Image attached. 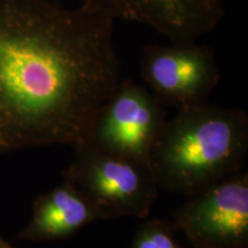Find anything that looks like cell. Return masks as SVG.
<instances>
[{
  "mask_svg": "<svg viewBox=\"0 0 248 248\" xmlns=\"http://www.w3.org/2000/svg\"><path fill=\"white\" fill-rule=\"evenodd\" d=\"M114 22L89 0H0V154L88 142L121 80Z\"/></svg>",
  "mask_w": 248,
  "mask_h": 248,
  "instance_id": "1",
  "label": "cell"
},
{
  "mask_svg": "<svg viewBox=\"0 0 248 248\" xmlns=\"http://www.w3.org/2000/svg\"><path fill=\"white\" fill-rule=\"evenodd\" d=\"M248 152V117L206 104L166 120L150 154L159 188L192 197L240 171Z\"/></svg>",
  "mask_w": 248,
  "mask_h": 248,
  "instance_id": "2",
  "label": "cell"
},
{
  "mask_svg": "<svg viewBox=\"0 0 248 248\" xmlns=\"http://www.w3.org/2000/svg\"><path fill=\"white\" fill-rule=\"evenodd\" d=\"M74 151L63 177L79 188L100 219L150 215L160 188L147 164L91 144Z\"/></svg>",
  "mask_w": 248,
  "mask_h": 248,
  "instance_id": "3",
  "label": "cell"
},
{
  "mask_svg": "<svg viewBox=\"0 0 248 248\" xmlns=\"http://www.w3.org/2000/svg\"><path fill=\"white\" fill-rule=\"evenodd\" d=\"M166 109L145 85L121 79L98 110L86 144L150 167V154L166 123Z\"/></svg>",
  "mask_w": 248,
  "mask_h": 248,
  "instance_id": "4",
  "label": "cell"
},
{
  "mask_svg": "<svg viewBox=\"0 0 248 248\" xmlns=\"http://www.w3.org/2000/svg\"><path fill=\"white\" fill-rule=\"evenodd\" d=\"M140 77L163 106L206 104L221 79L213 48L207 44H148L140 57Z\"/></svg>",
  "mask_w": 248,
  "mask_h": 248,
  "instance_id": "5",
  "label": "cell"
},
{
  "mask_svg": "<svg viewBox=\"0 0 248 248\" xmlns=\"http://www.w3.org/2000/svg\"><path fill=\"white\" fill-rule=\"evenodd\" d=\"M191 246L248 248V173L238 171L192 195L173 213Z\"/></svg>",
  "mask_w": 248,
  "mask_h": 248,
  "instance_id": "6",
  "label": "cell"
},
{
  "mask_svg": "<svg viewBox=\"0 0 248 248\" xmlns=\"http://www.w3.org/2000/svg\"><path fill=\"white\" fill-rule=\"evenodd\" d=\"M114 20L152 28L171 44H191L213 31L225 14L224 0H89Z\"/></svg>",
  "mask_w": 248,
  "mask_h": 248,
  "instance_id": "7",
  "label": "cell"
},
{
  "mask_svg": "<svg viewBox=\"0 0 248 248\" xmlns=\"http://www.w3.org/2000/svg\"><path fill=\"white\" fill-rule=\"evenodd\" d=\"M100 217L77 186L64 178L61 184L36 198L32 215L18 238L28 241L64 239Z\"/></svg>",
  "mask_w": 248,
  "mask_h": 248,
  "instance_id": "8",
  "label": "cell"
},
{
  "mask_svg": "<svg viewBox=\"0 0 248 248\" xmlns=\"http://www.w3.org/2000/svg\"><path fill=\"white\" fill-rule=\"evenodd\" d=\"M175 231L171 223L150 219L138 226L131 248H184L176 240Z\"/></svg>",
  "mask_w": 248,
  "mask_h": 248,
  "instance_id": "9",
  "label": "cell"
},
{
  "mask_svg": "<svg viewBox=\"0 0 248 248\" xmlns=\"http://www.w3.org/2000/svg\"><path fill=\"white\" fill-rule=\"evenodd\" d=\"M0 248H17L15 247L14 245H12L11 243H8L7 240H5L4 238L0 235Z\"/></svg>",
  "mask_w": 248,
  "mask_h": 248,
  "instance_id": "10",
  "label": "cell"
},
{
  "mask_svg": "<svg viewBox=\"0 0 248 248\" xmlns=\"http://www.w3.org/2000/svg\"><path fill=\"white\" fill-rule=\"evenodd\" d=\"M190 248H212V247H202V246H191Z\"/></svg>",
  "mask_w": 248,
  "mask_h": 248,
  "instance_id": "11",
  "label": "cell"
}]
</instances>
